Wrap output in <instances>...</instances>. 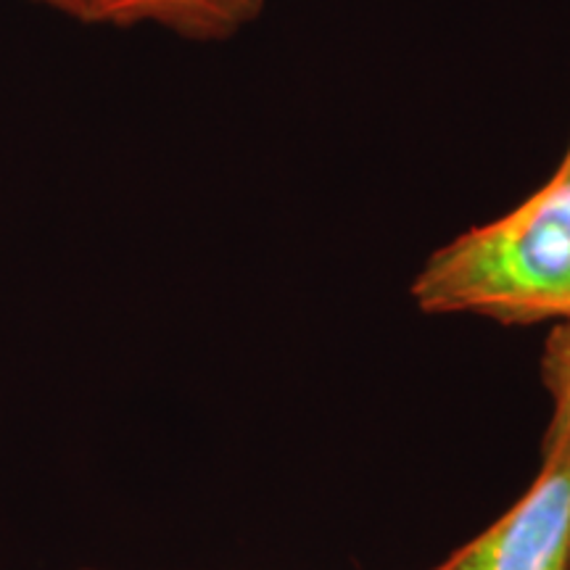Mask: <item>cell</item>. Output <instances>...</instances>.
<instances>
[{"label": "cell", "mask_w": 570, "mask_h": 570, "mask_svg": "<svg viewBox=\"0 0 570 570\" xmlns=\"http://www.w3.org/2000/svg\"><path fill=\"white\" fill-rule=\"evenodd\" d=\"M436 570H570V468L541 460L525 494Z\"/></svg>", "instance_id": "7a4b0ae2"}, {"label": "cell", "mask_w": 570, "mask_h": 570, "mask_svg": "<svg viewBox=\"0 0 570 570\" xmlns=\"http://www.w3.org/2000/svg\"><path fill=\"white\" fill-rule=\"evenodd\" d=\"M42 3H51L56 9L90 21H119L130 0H42Z\"/></svg>", "instance_id": "5b68a950"}, {"label": "cell", "mask_w": 570, "mask_h": 570, "mask_svg": "<svg viewBox=\"0 0 570 570\" xmlns=\"http://www.w3.org/2000/svg\"><path fill=\"white\" fill-rule=\"evenodd\" d=\"M254 3L256 0H130L119 21L156 19L185 30L217 32L244 19Z\"/></svg>", "instance_id": "277c9868"}, {"label": "cell", "mask_w": 570, "mask_h": 570, "mask_svg": "<svg viewBox=\"0 0 570 570\" xmlns=\"http://www.w3.org/2000/svg\"><path fill=\"white\" fill-rule=\"evenodd\" d=\"M541 381L552 399L541 460H558L570 468V317L554 323L541 354Z\"/></svg>", "instance_id": "3957f363"}, {"label": "cell", "mask_w": 570, "mask_h": 570, "mask_svg": "<svg viewBox=\"0 0 570 570\" xmlns=\"http://www.w3.org/2000/svg\"><path fill=\"white\" fill-rule=\"evenodd\" d=\"M82 570H101V568H82Z\"/></svg>", "instance_id": "52a82bcc"}, {"label": "cell", "mask_w": 570, "mask_h": 570, "mask_svg": "<svg viewBox=\"0 0 570 570\" xmlns=\"http://www.w3.org/2000/svg\"><path fill=\"white\" fill-rule=\"evenodd\" d=\"M566 180H570V148H568L566 159H562V164L558 167V173L552 175V183H566Z\"/></svg>", "instance_id": "8992f818"}, {"label": "cell", "mask_w": 570, "mask_h": 570, "mask_svg": "<svg viewBox=\"0 0 570 570\" xmlns=\"http://www.w3.org/2000/svg\"><path fill=\"white\" fill-rule=\"evenodd\" d=\"M410 294L425 315H473L502 325L568 320L570 180H550L518 209L433 252Z\"/></svg>", "instance_id": "6da1fadb"}]
</instances>
